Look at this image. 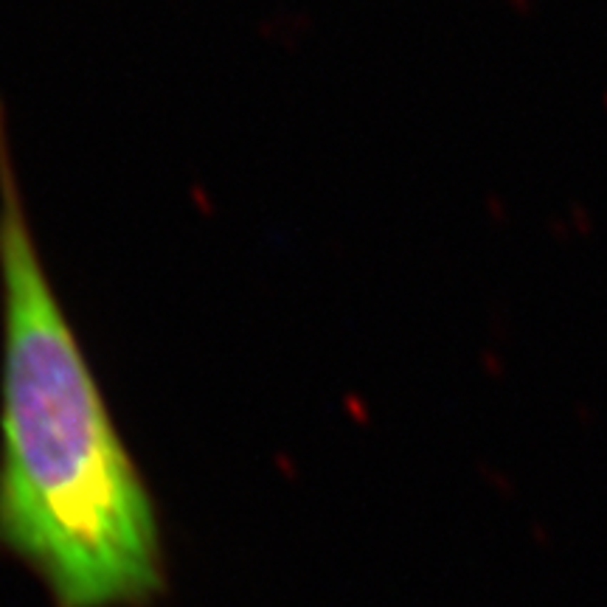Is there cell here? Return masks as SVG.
Returning a JSON list of instances; mask_svg holds the SVG:
<instances>
[{
    "label": "cell",
    "mask_w": 607,
    "mask_h": 607,
    "mask_svg": "<svg viewBox=\"0 0 607 607\" xmlns=\"http://www.w3.org/2000/svg\"><path fill=\"white\" fill-rule=\"evenodd\" d=\"M0 543L59 607H136L163 585L149 489L29 228L0 116Z\"/></svg>",
    "instance_id": "obj_1"
}]
</instances>
